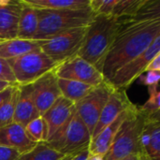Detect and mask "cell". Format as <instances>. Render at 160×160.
Segmentation results:
<instances>
[{"label": "cell", "instance_id": "4dcf8cb0", "mask_svg": "<svg viewBox=\"0 0 160 160\" xmlns=\"http://www.w3.org/2000/svg\"><path fill=\"white\" fill-rule=\"evenodd\" d=\"M17 86L18 85H10L8 88H6L5 90L0 92V106L12 95V93L14 92V90Z\"/></svg>", "mask_w": 160, "mask_h": 160}, {"label": "cell", "instance_id": "f1b7e54d", "mask_svg": "<svg viewBox=\"0 0 160 160\" xmlns=\"http://www.w3.org/2000/svg\"><path fill=\"white\" fill-rule=\"evenodd\" d=\"M160 79V71H145V75H141L140 80L142 83L151 86L154 84H158Z\"/></svg>", "mask_w": 160, "mask_h": 160}, {"label": "cell", "instance_id": "9c48e42d", "mask_svg": "<svg viewBox=\"0 0 160 160\" xmlns=\"http://www.w3.org/2000/svg\"><path fill=\"white\" fill-rule=\"evenodd\" d=\"M113 90L109 83L104 82L94 87L89 94L75 104V111L87 127L91 136L100 113Z\"/></svg>", "mask_w": 160, "mask_h": 160}, {"label": "cell", "instance_id": "8fae6325", "mask_svg": "<svg viewBox=\"0 0 160 160\" xmlns=\"http://www.w3.org/2000/svg\"><path fill=\"white\" fill-rule=\"evenodd\" d=\"M31 87L32 98L40 116L62 96L58 86L57 77L53 70L47 72L35 81L31 83Z\"/></svg>", "mask_w": 160, "mask_h": 160}, {"label": "cell", "instance_id": "4fadbf2b", "mask_svg": "<svg viewBox=\"0 0 160 160\" xmlns=\"http://www.w3.org/2000/svg\"><path fill=\"white\" fill-rule=\"evenodd\" d=\"M74 111L75 104L61 96L50 107V109L41 115L47 129L46 142H48L52 135L69 119Z\"/></svg>", "mask_w": 160, "mask_h": 160}, {"label": "cell", "instance_id": "d6986e66", "mask_svg": "<svg viewBox=\"0 0 160 160\" xmlns=\"http://www.w3.org/2000/svg\"><path fill=\"white\" fill-rule=\"evenodd\" d=\"M40 51L38 40H24V39H9L0 42V58L9 60L22 54Z\"/></svg>", "mask_w": 160, "mask_h": 160}, {"label": "cell", "instance_id": "5bb4252c", "mask_svg": "<svg viewBox=\"0 0 160 160\" xmlns=\"http://www.w3.org/2000/svg\"><path fill=\"white\" fill-rule=\"evenodd\" d=\"M22 6V2L18 0H0V38L2 41L17 38Z\"/></svg>", "mask_w": 160, "mask_h": 160}, {"label": "cell", "instance_id": "30bf717a", "mask_svg": "<svg viewBox=\"0 0 160 160\" xmlns=\"http://www.w3.org/2000/svg\"><path fill=\"white\" fill-rule=\"evenodd\" d=\"M53 72L58 79L76 81L93 87L105 82L102 73L98 69L78 55L57 66Z\"/></svg>", "mask_w": 160, "mask_h": 160}, {"label": "cell", "instance_id": "ba28073f", "mask_svg": "<svg viewBox=\"0 0 160 160\" xmlns=\"http://www.w3.org/2000/svg\"><path fill=\"white\" fill-rule=\"evenodd\" d=\"M160 53V36L158 37L153 43L142 54L123 66L112 78L106 82L113 89H126L138 77L146 71L148 64Z\"/></svg>", "mask_w": 160, "mask_h": 160}, {"label": "cell", "instance_id": "277c9868", "mask_svg": "<svg viewBox=\"0 0 160 160\" xmlns=\"http://www.w3.org/2000/svg\"><path fill=\"white\" fill-rule=\"evenodd\" d=\"M145 120L139 108L133 105L103 160H120L142 153L140 140Z\"/></svg>", "mask_w": 160, "mask_h": 160}, {"label": "cell", "instance_id": "cb8c5ba5", "mask_svg": "<svg viewBox=\"0 0 160 160\" xmlns=\"http://www.w3.org/2000/svg\"><path fill=\"white\" fill-rule=\"evenodd\" d=\"M145 0H117L112 16L119 19L132 17L140 10Z\"/></svg>", "mask_w": 160, "mask_h": 160}, {"label": "cell", "instance_id": "e575fe53", "mask_svg": "<svg viewBox=\"0 0 160 160\" xmlns=\"http://www.w3.org/2000/svg\"><path fill=\"white\" fill-rule=\"evenodd\" d=\"M138 158H139V160H155L153 158H151L147 154H145L144 152H142L138 155Z\"/></svg>", "mask_w": 160, "mask_h": 160}, {"label": "cell", "instance_id": "52a82bcc", "mask_svg": "<svg viewBox=\"0 0 160 160\" xmlns=\"http://www.w3.org/2000/svg\"><path fill=\"white\" fill-rule=\"evenodd\" d=\"M18 85L31 84L57 65L43 52L37 51L7 60Z\"/></svg>", "mask_w": 160, "mask_h": 160}, {"label": "cell", "instance_id": "4316f807", "mask_svg": "<svg viewBox=\"0 0 160 160\" xmlns=\"http://www.w3.org/2000/svg\"><path fill=\"white\" fill-rule=\"evenodd\" d=\"M23 128L31 142L35 143L44 142V122L41 116L28 123Z\"/></svg>", "mask_w": 160, "mask_h": 160}, {"label": "cell", "instance_id": "8992f818", "mask_svg": "<svg viewBox=\"0 0 160 160\" xmlns=\"http://www.w3.org/2000/svg\"><path fill=\"white\" fill-rule=\"evenodd\" d=\"M86 28L87 26L74 28L47 39H39L38 41L40 51L59 66L78 55L84 40Z\"/></svg>", "mask_w": 160, "mask_h": 160}, {"label": "cell", "instance_id": "6da1fadb", "mask_svg": "<svg viewBox=\"0 0 160 160\" xmlns=\"http://www.w3.org/2000/svg\"><path fill=\"white\" fill-rule=\"evenodd\" d=\"M159 36V0H145L134 16L120 18L116 35L104 61V81L111 80L116 71L142 54Z\"/></svg>", "mask_w": 160, "mask_h": 160}, {"label": "cell", "instance_id": "ffe728a7", "mask_svg": "<svg viewBox=\"0 0 160 160\" xmlns=\"http://www.w3.org/2000/svg\"><path fill=\"white\" fill-rule=\"evenodd\" d=\"M57 82L62 97L74 104L79 102L94 89V87L89 84L71 80L57 78Z\"/></svg>", "mask_w": 160, "mask_h": 160}, {"label": "cell", "instance_id": "f35d334b", "mask_svg": "<svg viewBox=\"0 0 160 160\" xmlns=\"http://www.w3.org/2000/svg\"><path fill=\"white\" fill-rule=\"evenodd\" d=\"M1 41H2V40H1V38H0V42H1Z\"/></svg>", "mask_w": 160, "mask_h": 160}, {"label": "cell", "instance_id": "5b68a950", "mask_svg": "<svg viewBox=\"0 0 160 160\" xmlns=\"http://www.w3.org/2000/svg\"><path fill=\"white\" fill-rule=\"evenodd\" d=\"M91 134L76 111L69 119L46 142V143L63 156H72L88 150Z\"/></svg>", "mask_w": 160, "mask_h": 160}, {"label": "cell", "instance_id": "603a6c76", "mask_svg": "<svg viewBox=\"0 0 160 160\" xmlns=\"http://www.w3.org/2000/svg\"><path fill=\"white\" fill-rule=\"evenodd\" d=\"M64 157L52 149L46 142H39L30 151L22 154L16 160H60Z\"/></svg>", "mask_w": 160, "mask_h": 160}, {"label": "cell", "instance_id": "e0dca14e", "mask_svg": "<svg viewBox=\"0 0 160 160\" xmlns=\"http://www.w3.org/2000/svg\"><path fill=\"white\" fill-rule=\"evenodd\" d=\"M36 145L37 143L27 138L24 128L16 123L0 128V146L15 149L22 155L30 151Z\"/></svg>", "mask_w": 160, "mask_h": 160}, {"label": "cell", "instance_id": "f546056e", "mask_svg": "<svg viewBox=\"0 0 160 160\" xmlns=\"http://www.w3.org/2000/svg\"><path fill=\"white\" fill-rule=\"evenodd\" d=\"M21 154L12 148L0 146V160H16Z\"/></svg>", "mask_w": 160, "mask_h": 160}, {"label": "cell", "instance_id": "44dd1931", "mask_svg": "<svg viewBox=\"0 0 160 160\" xmlns=\"http://www.w3.org/2000/svg\"><path fill=\"white\" fill-rule=\"evenodd\" d=\"M37 9H83L89 8V0H22Z\"/></svg>", "mask_w": 160, "mask_h": 160}, {"label": "cell", "instance_id": "2e32d148", "mask_svg": "<svg viewBox=\"0 0 160 160\" xmlns=\"http://www.w3.org/2000/svg\"><path fill=\"white\" fill-rule=\"evenodd\" d=\"M18 88L19 95L16 103L13 123L24 128L31 121L40 117V114L38 113L32 98L31 84L18 85Z\"/></svg>", "mask_w": 160, "mask_h": 160}, {"label": "cell", "instance_id": "484cf974", "mask_svg": "<svg viewBox=\"0 0 160 160\" xmlns=\"http://www.w3.org/2000/svg\"><path fill=\"white\" fill-rule=\"evenodd\" d=\"M18 95L19 88L17 86L12 95L0 106V128L13 123Z\"/></svg>", "mask_w": 160, "mask_h": 160}, {"label": "cell", "instance_id": "1f68e13d", "mask_svg": "<svg viewBox=\"0 0 160 160\" xmlns=\"http://www.w3.org/2000/svg\"><path fill=\"white\" fill-rule=\"evenodd\" d=\"M160 71V53L158 54L147 66L146 71Z\"/></svg>", "mask_w": 160, "mask_h": 160}, {"label": "cell", "instance_id": "7c38bea8", "mask_svg": "<svg viewBox=\"0 0 160 160\" xmlns=\"http://www.w3.org/2000/svg\"><path fill=\"white\" fill-rule=\"evenodd\" d=\"M132 104L133 103L128 98L126 90L114 89L100 113L98 121L93 130L91 140L97 137L107 126L114 121L121 112H123Z\"/></svg>", "mask_w": 160, "mask_h": 160}, {"label": "cell", "instance_id": "7a4b0ae2", "mask_svg": "<svg viewBox=\"0 0 160 160\" xmlns=\"http://www.w3.org/2000/svg\"><path fill=\"white\" fill-rule=\"evenodd\" d=\"M118 26V18L112 15L96 14L86 28L84 40L78 56L102 73L105 58L112 47Z\"/></svg>", "mask_w": 160, "mask_h": 160}, {"label": "cell", "instance_id": "9a60e30c", "mask_svg": "<svg viewBox=\"0 0 160 160\" xmlns=\"http://www.w3.org/2000/svg\"><path fill=\"white\" fill-rule=\"evenodd\" d=\"M134 104H132L130 107H128L127 110H125L123 112L119 114V116L112 121L109 126H107L97 137L93 138L91 140L88 151L90 155H98L100 157H104L106 153L109 151L111 145L112 144V142L122 126L123 122L127 118V116L129 113V111L131 107Z\"/></svg>", "mask_w": 160, "mask_h": 160}, {"label": "cell", "instance_id": "83f0119b", "mask_svg": "<svg viewBox=\"0 0 160 160\" xmlns=\"http://www.w3.org/2000/svg\"><path fill=\"white\" fill-rule=\"evenodd\" d=\"M0 80L18 85L8 61L2 58H0Z\"/></svg>", "mask_w": 160, "mask_h": 160}, {"label": "cell", "instance_id": "d590c367", "mask_svg": "<svg viewBox=\"0 0 160 160\" xmlns=\"http://www.w3.org/2000/svg\"><path fill=\"white\" fill-rule=\"evenodd\" d=\"M87 160H103V157L98 156V155H90L88 156Z\"/></svg>", "mask_w": 160, "mask_h": 160}, {"label": "cell", "instance_id": "d6a6232c", "mask_svg": "<svg viewBox=\"0 0 160 160\" xmlns=\"http://www.w3.org/2000/svg\"><path fill=\"white\" fill-rule=\"evenodd\" d=\"M88 156H89V151L88 150H85L83 152H81V153L75 155L73 157L72 160H87Z\"/></svg>", "mask_w": 160, "mask_h": 160}, {"label": "cell", "instance_id": "3957f363", "mask_svg": "<svg viewBox=\"0 0 160 160\" xmlns=\"http://www.w3.org/2000/svg\"><path fill=\"white\" fill-rule=\"evenodd\" d=\"M37 13L38 28L35 40L47 39L70 29L86 27L96 16L90 8L83 9H37Z\"/></svg>", "mask_w": 160, "mask_h": 160}, {"label": "cell", "instance_id": "d4e9b609", "mask_svg": "<svg viewBox=\"0 0 160 160\" xmlns=\"http://www.w3.org/2000/svg\"><path fill=\"white\" fill-rule=\"evenodd\" d=\"M149 99L139 108L140 112L145 117H152L159 115L160 109V92L158 90V83L148 86Z\"/></svg>", "mask_w": 160, "mask_h": 160}, {"label": "cell", "instance_id": "7402d4cb", "mask_svg": "<svg viewBox=\"0 0 160 160\" xmlns=\"http://www.w3.org/2000/svg\"><path fill=\"white\" fill-rule=\"evenodd\" d=\"M144 128L149 134V145L145 152L151 158L160 160V119L159 115L146 117Z\"/></svg>", "mask_w": 160, "mask_h": 160}, {"label": "cell", "instance_id": "836d02e7", "mask_svg": "<svg viewBox=\"0 0 160 160\" xmlns=\"http://www.w3.org/2000/svg\"><path fill=\"white\" fill-rule=\"evenodd\" d=\"M10 85H16V84H11V83H9V82H8L1 81V80H0V92L3 91V90H5L6 88H8V87L10 86Z\"/></svg>", "mask_w": 160, "mask_h": 160}, {"label": "cell", "instance_id": "8d00e7d4", "mask_svg": "<svg viewBox=\"0 0 160 160\" xmlns=\"http://www.w3.org/2000/svg\"><path fill=\"white\" fill-rule=\"evenodd\" d=\"M120 160H139V158H138V155H133V156H129Z\"/></svg>", "mask_w": 160, "mask_h": 160}, {"label": "cell", "instance_id": "ac0fdd59", "mask_svg": "<svg viewBox=\"0 0 160 160\" xmlns=\"http://www.w3.org/2000/svg\"><path fill=\"white\" fill-rule=\"evenodd\" d=\"M22 10L20 14L17 38L24 40H35L38 28V18L37 9L25 4L22 0Z\"/></svg>", "mask_w": 160, "mask_h": 160}, {"label": "cell", "instance_id": "74e56055", "mask_svg": "<svg viewBox=\"0 0 160 160\" xmlns=\"http://www.w3.org/2000/svg\"><path fill=\"white\" fill-rule=\"evenodd\" d=\"M73 157L72 156H65L63 158H61L60 160H72Z\"/></svg>", "mask_w": 160, "mask_h": 160}]
</instances>
